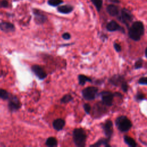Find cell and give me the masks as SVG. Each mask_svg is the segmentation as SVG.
Instances as JSON below:
<instances>
[{
    "label": "cell",
    "instance_id": "cell-6",
    "mask_svg": "<svg viewBox=\"0 0 147 147\" xmlns=\"http://www.w3.org/2000/svg\"><path fill=\"white\" fill-rule=\"evenodd\" d=\"M7 100V107L10 112H16L21 107V103L17 96L11 94Z\"/></svg>",
    "mask_w": 147,
    "mask_h": 147
},
{
    "label": "cell",
    "instance_id": "cell-33",
    "mask_svg": "<svg viewBox=\"0 0 147 147\" xmlns=\"http://www.w3.org/2000/svg\"><path fill=\"white\" fill-rule=\"evenodd\" d=\"M1 7H7L8 6V2L6 0H2L0 3Z\"/></svg>",
    "mask_w": 147,
    "mask_h": 147
},
{
    "label": "cell",
    "instance_id": "cell-14",
    "mask_svg": "<svg viewBox=\"0 0 147 147\" xmlns=\"http://www.w3.org/2000/svg\"><path fill=\"white\" fill-rule=\"evenodd\" d=\"M0 29L5 33L13 32L15 31V26L14 25L9 22L3 21L0 22Z\"/></svg>",
    "mask_w": 147,
    "mask_h": 147
},
{
    "label": "cell",
    "instance_id": "cell-10",
    "mask_svg": "<svg viewBox=\"0 0 147 147\" xmlns=\"http://www.w3.org/2000/svg\"><path fill=\"white\" fill-rule=\"evenodd\" d=\"M102 129L106 138L110 140L113 133V123L112 121L109 119L106 121L102 125Z\"/></svg>",
    "mask_w": 147,
    "mask_h": 147
},
{
    "label": "cell",
    "instance_id": "cell-23",
    "mask_svg": "<svg viewBox=\"0 0 147 147\" xmlns=\"http://www.w3.org/2000/svg\"><path fill=\"white\" fill-rule=\"evenodd\" d=\"M93 5L95 6L96 10L99 11L103 5V0H91Z\"/></svg>",
    "mask_w": 147,
    "mask_h": 147
},
{
    "label": "cell",
    "instance_id": "cell-32",
    "mask_svg": "<svg viewBox=\"0 0 147 147\" xmlns=\"http://www.w3.org/2000/svg\"><path fill=\"white\" fill-rule=\"evenodd\" d=\"M61 37H62V38H63L64 40H69V39L71 38V34H70L69 33H68V32H65V33H63Z\"/></svg>",
    "mask_w": 147,
    "mask_h": 147
},
{
    "label": "cell",
    "instance_id": "cell-21",
    "mask_svg": "<svg viewBox=\"0 0 147 147\" xmlns=\"http://www.w3.org/2000/svg\"><path fill=\"white\" fill-rule=\"evenodd\" d=\"M57 140L54 137H48L45 141V145L48 147H55L57 146Z\"/></svg>",
    "mask_w": 147,
    "mask_h": 147
},
{
    "label": "cell",
    "instance_id": "cell-35",
    "mask_svg": "<svg viewBox=\"0 0 147 147\" xmlns=\"http://www.w3.org/2000/svg\"><path fill=\"white\" fill-rule=\"evenodd\" d=\"M109 1L113 3H119V2H120L119 0H109Z\"/></svg>",
    "mask_w": 147,
    "mask_h": 147
},
{
    "label": "cell",
    "instance_id": "cell-4",
    "mask_svg": "<svg viewBox=\"0 0 147 147\" xmlns=\"http://www.w3.org/2000/svg\"><path fill=\"white\" fill-rule=\"evenodd\" d=\"M98 92V88L94 86H89L84 88L82 91V95L83 98L86 100H94Z\"/></svg>",
    "mask_w": 147,
    "mask_h": 147
},
{
    "label": "cell",
    "instance_id": "cell-3",
    "mask_svg": "<svg viewBox=\"0 0 147 147\" xmlns=\"http://www.w3.org/2000/svg\"><path fill=\"white\" fill-rule=\"evenodd\" d=\"M115 122L118 129L121 132H126L132 127L131 122L125 115H121L117 117Z\"/></svg>",
    "mask_w": 147,
    "mask_h": 147
},
{
    "label": "cell",
    "instance_id": "cell-5",
    "mask_svg": "<svg viewBox=\"0 0 147 147\" xmlns=\"http://www.w3.org/2000/svg\"><path fill=\"white\" fill-rule=\"evenodd\" d=\"M118 16V19L127 26H129L133 20V15L129 10L126 8L122 9Z\"/></svg>",
    "mask_w": 147,
    "mask_h": 147
},
{
    "label": "cell",
    "instance_id": "cell-9",
    "mask_svg": "<svg viewBox=\"0 0 147 147\" xmlns=\"http://www.w3.org/2000/svg\"><path fill=\"white\" fill-rule=\"evenodd\" d=\"M31 70L39 80H43L45 79L47 76V74L44 70V69L39 65H33L31 67Z\"/></svg>",
    "mask_w": 147,
    "mask_h": 147
},
{
    "label": "cell",
    "instance_id": "cell-11",
    "mask_svg": "<svg viewBox=\"0 0 147 147\" xmlns=\"http://www.w3.org/2000/svg\"><path fill=\"white\" fill-rule=\"evenodd\" d=\"M106 29L109 32H115V31H120L122 33H125L124 29L121 26L115 21L111 20L106 25Z\"/></svg>",
    "mask_w": 147,
    "mask_h": 147
},
{
    "label": "cell",
    "instance_id": "cell-1",
    "mask_svg": "<svg viewBox=\"0 0 147 147\" xmlns=\"http://www.w3.org/2000/svg\"><path fill=\"white\" fill-rule=\"evenodd\" d=\"M144 25L143 22L140 21L134 22L129 27L128 35L130 38L138 41L144 33Z\"/></svg>",
    "mask_w": 147,
    "mask_h": 147
},
{
    "label": "cell",
    "instance_id": "cell-22",
    "mask_svg": "<svg viewBox=\"0 0 147 147\" xmlns=\"http://www.w3.org/2000/svg\"><path fill=\"white\" fill-rule=\"evenodd\" d=\"M11 94L9 93L7 91H6L5 89H0V99L7 100L9 99Z\"/></svg>",
    "mask_w": 147,
    "mask_h": 147
},
{
    "label": "cell",
    "instance_id": "cell-26",
    "mask_svg": "<svg viewBox=\"0 0 147 147\" xmlns=\"http://www.w3.org/2000/svg\"><path fill=\"white\" fill-rule=\"evenodd\" d=\"M134 98L136 101H142L144 99H145V95L140 92H138L137 93V94L135 95Z\"/></svg>",
    "mask_w": 147,
    "mask_h": 147
},
{
    "label": "cell",
    "instance_id": "cell-2",
    "mask_svg": "<svg viewBox=\"0 0 147 147\" xmlns=\"http://www.w3.org/2000/svg\"><path fill=\"white\" fill-rule=\"evenodd\" d=\"M72 139L77 147L85 146L87 140V134L85 130L81 127L75 128L72 132Z\"/></svg>",
    "mask_w": 147,
    "mask_h": 147
},
{
    "label": "cell",
    "instance_id": "cell-13",
    "mask_svg": "<svg viewBox=\"0 0 147 147\" xmlns=\"http://www.w3.org/2000/svg\"><path fill=\"white\" fill-rule=\"evenodd\" d=\"M125 80V78L122 75L117 74V75H114L113 76H111L109 79V82L114 86L118 87V86H121V84Z\"/></svg>",
    "mask_w": 147,
    "mask_h": 147
},
{
    "label": "cell",
    "instance_id": "cell-36",
    "mask_svg": "<svg viewBox=\"0 0 147 147\" xmlns=\"http://www.w3.org/2000/svg\"><path fill=\"white\" fill-rule=\"evenodd\" d=\"M145 55L146 57L147 58V48L145 49Z\"/></svg>",
    "mask_w": 147,
    "mask_h": 147
},
{
    "label": "cell",
    "instance_id": "cell-18",
    "mask_svg": "<svg viewBox=\"0 0 147 147\" xmlns=\"http://www.w3.org/2000/svg\"><path fill=\"white\" fill-rule=\"evenodd\" d=\"M110 141V140H109L108 138H101L100 140H99L98 141H97L95 144H92L90 145V146H95V147H99L100 146L102 145H103L106 147L107 146H111V145L110 144H109V142Z\"/></svg>",
    "mask_w": 147,
    "mask_h": 147
},
{
    "label": "cell",
    "instance_id": "cell-34",
    "mask_svg": "<svg viewBox=\"0 0 147 147\" xmlns=\"http://www.w3.org/2000/svg\"><path fill=\"white\" fill-rule=\"evenodd\" d=\"M114 96H117V97H119V98H122V95L120 93V92H115V93H114Z\"/></svg>",
    "mask_w": 147,
    "mask_h": 147
},
{
    "label": "cell",
    "instance_id": "cell-31",
    "mask_svg": "<svg viewBox=\"0 0 147 147\" xmlns=\"http://www.w3.org/2000/svg\"><path fill=\"white\" fill-rule=\"evenodd\" d=\"M114 48L115 49V50L117 52H119L121 51L122 50V48H121V46L120 44L117 43V42H114Z\"/></svg>",
    "mask_w": 147,
    "mask_h": 147
},
{
    "label": "cell",
    "instance_id": "cell-16",
    "mask_svg": "<svg viewBox=\"0 0 147 147\" xmlns=\"http://www.w3.org/2000/svg\"><path fill=\"white\" fill-rule=\"evenodd\" d=\"M106 11L108 14L112 17L118 16L119 14V7L113 4L109 5L106 7Z\"/></svg>",
    "mask_w": 147,
    "mask_h": 147
},
{
    "label": "cell",
    "instance_id": "cell-20",
    "mask_svg": "<svg viewBox=\"0 0 147 147\" xmlns=\"http://www.w3.org/2000/svg\"><path fill=\"white\" fill-rule=\"evenodd\" d=\"M123 140L126 144H127L130 147H136L137 146V144L136 141L130 136H123Z\"/></svg>",
    "mask_w": 147,
    "mask_h": 147
},
{
    "label": "cell",
    "instance_id": "cell-24",
    "mask_svg": "<svg viewBox=\"0 0 147 147\" xmlns=\"http://www.w3.org/2000/svg\"><path fill=\"white\" fill-rule=\"evenodd\" d=\"M73 100V97L70 94L64 95L61 99L60 102L63 103H68Z\"/></svg>",
    "mask_w": 147,
    "mask_h": 147
},
{
    "label": "cell",
    "instance_id": "cell-17",
    "mask_svg": "<svg viewBox=\"0 0 147 147\" xmlns=\"http://www.w3.org/2000/svg\"><path fill=\"white\" fill-rule=\"evenodd\" d=\"M58 12L62 14H69L74 10V7L69 5H65L60 6L57 9Z\"/></svg>",
    "mask_w": 147,
    "mask_h": 147
},
{
    "label": "cell",
    "instance_id": "cell-28",
    "mask_svg": "<svg viewBox=\"0 0 147 147\" xmlns=\"http://www.w3.org/2000/svg\"><path fill=\"white\" fill-rule=\"evenodd\" d=\"M83 109H84V110L85 111V113L87 114H89L91 110V107L90 106V104L88 103H84L83 106Z\"/></svg>",
    "mask_w": 147,
    "mask_h": 147
},
{
    "label": "cell",
    "instance_id": "cell-7",
    "mask_svg": "<svg viewBox=\"0 0 147 147\" xmlns=\"http://www.w3.org/2000/svg\"><path fill=\"white\" fill-rule=\"evenodd\" d=\"M106 106L102 102L96 103L92 109V114L94 117L97 118L104 115L107 112Z\"/></svg>",
    "mask_w": 147,
    "mask_h": 147
},
{
    "label": "cell",
    "instance_id": "cell-12",
    "mask_svg": "<svg viewBox=\"0 0 147 147\" xmlns=\"http://www.w3.org/2000/svg\"><path fill=\"white\" fill-rule=\"evenodd\" d=\"M33 14L34 16V21L37 24H42L47 21V17L38 10L33 9Z\"/></svg>",
    "mask_w": 147,
    "mask_h": 147
},
{
    "label": "cell",
    "instance_id": "cell-29",
    "mask_svg": "<svg viewBox=\"0 0 147 147\" xmlns=\"http://www.w3.org/2000/svg\"><path fill=\"white\" fill-rule=\"evenodd\" d=\"M121 89L122 90V91L125 92H127V91H128V88H129V86L128 84L127 83V82L125 80L121 85Z\"/></svg>",
    "mask_w": 147,
    "mask_h": 147
},
{
    "label": "cell",
    "instance_id": "cell-15",
    "mask_svg": "<svg viewBox=\"0 0 147 147\" xmlns=\"http://www.w3.org/2000/svg\"><path fill=\"white\" fill-rule=\"evenodd\" d=\"M65 125V121L63 118H57L52 122L53 129L57 131H60L63 129Z\"/></svg>",
    "mask_w": 147,
    "mask_h": 147
},
{
    "label": "cell",
    "instance_id": "cell-8",
    "mask_svg": "<svg viewBox=\"0 0 147 147\" xmlns=\"http://www.w3.org/2000/svg\"><path fill=\"white\" fill-rule=\"evenodd\" d=\"M99 95H100L102 102L106 106H111L112 105L114 97V93L109 91H103Z\"/></svg>",
    "mask_w": 147,
    "mask_h": 147
},
{
    "label": "cell",
    "instance_id": "cell-25",
    "mask_svg": "<svg viewBox=\"0 0 147 147\" xmlns=\"http://www.w3.org/2000/svg\"><path fill=\"white\" fill-rule=\"evenodd\" d=\"M63 3V0H48V3L52 6H57Z\"/></svg>",
    "mask_w": 147,
    "mask_h": 147
},
{
    "label": "cell",
    "instance_id": "cell-19",
    "mask_svg": "<svg viewBox=\"0 0 147 147\" xmlns=\"http://www.w3.org/2000/svg\"><path fill=\"white\" fill-rule=\"evenodd\" d=\"M78 82H79V84L81 86H84L86 82H92V79L84 75L83 74H79L78 76Z\"/></svg>",
    "mask_w": 147,
    "mask_h": 147
},
{
    "label": "cell",
    "instance_id": "cell-27",
    "mask_svg": "<svg viewBox=\"0 0 147 147\" xmlns=\"http://www.w3.org/2000/svg\"><path fill=\"white\" fill-rule=\"evenodd\" d=\"M143 64V61L141 59H138L134 63V69H140L142 67V64Z\"/></svg>",
    "mask_w": 147,
    "mask_h": 147
},
{
    "label": "cell",
    "instance_id": "cell-30",
    "mask_svg": "<svg viewBox=\"0 0 147 147\" xmlns=\"http://www.w3.org/2000/svg\"><path fill=\"white\" fill-rule=\"evenodd\" d=\"M138 83L141 85H147V77H141L138 80Z\"/></svg>",
    "mask_w": 147,
    "mask_h": 147
}]
</instances>
